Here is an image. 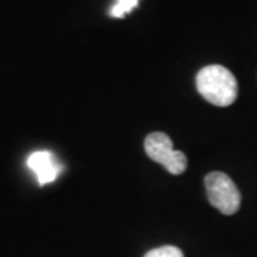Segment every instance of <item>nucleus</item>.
<instances>
[{
	"instance_id": "obj_5",
	"label": "nucleus",
	"mask_w": 257,
	"mask_h": 257,
	"mask_svg": "<svg viewBox=\"0 0 257 257\" xmlns=\"http://www.w3.org/2000/svg\"><path fill=\"white\" fill-rule=\"evenodd\" d=\"M139 6V0H117V3L110 9L111 18L121 19Z\"/></svg>"
},
{
	"instance_id": "obj_6",
	"label": "nucleus",
	"mask_w": 257,
	"mask_h": 257,
	"mask_svg": "<svg viewBox=\"0 0 257 257\" xmlns=\"http://www.w3.org/2000/svg\"><path fill=\"white\" fill-rule=\"evenodd\" d=\"M145 257H184L183 251L176 246H162L147 251Z\"/></svg>"
},
{
	"instance_id": "obj_4",
	"label": "nucleus",
	"mask_w": 257,
	"mask_h": 257,
	"mask_svg": "<svg viewBox=\"0 0 257 257\" xmlns=\"http://www.w3.org/2000/svg\"><path fill=\"white\" fill-rule=\"evenodd\" d=\"M28 166L30 170L35 172L40 186L55 182L62 172V166L57 162L55 155L47 150H39L32 153L28 159Z\"/></svg>"
},
{
	"instance_id": "obj_3",
	"label": "nucleus",
	"mask_w": 257,
	"mask_h": 257,
	"mask_svg": "<svg viewBox=\"0 0 257 257\" xmlns=\"http://www.w3.org/2000/svg\"><path fill=\"white\" fill-rule=\"evenodd\" d=\"M146 155L160 163L170 175H182L187 169V157L183 152L173 149V142L166 133L155 132L145 140Z\"/></svg>"
},
{
	"instance_id": "obj_1",
	"label": "nucleus",
	"mask_w": 257,
	"mask_h": 257,
	"mask_svg": "<svg viewBox=\"0 0 257 257\" xmlns=\"http://www.w3.org/2000/svg\"><path fill=\"white\" fill-rule=\"evenodd\" d=\"M196 87L203 99L219 107L233 104L239 93L234 74L220 64L203 67L196 76Z\"/></svg>"
},
{
	"instance_id": "obj_2",
	"label": "nucleus",
	"mask_w": 257,
	"mask_h": 257,
	"mask_svg": "<svg viewBox=\"0 0 257 257\" xmlns=\"http://www.w3.org/2000/svg\"><path fill=\"white\" fill-rule=\"evenodd\" d=\"M204 186L207 199L214 209L226 216H231L239 210L241 194L237 186L226 173L211 172L204 177Z\"/></svg>"
}]
</instances>
